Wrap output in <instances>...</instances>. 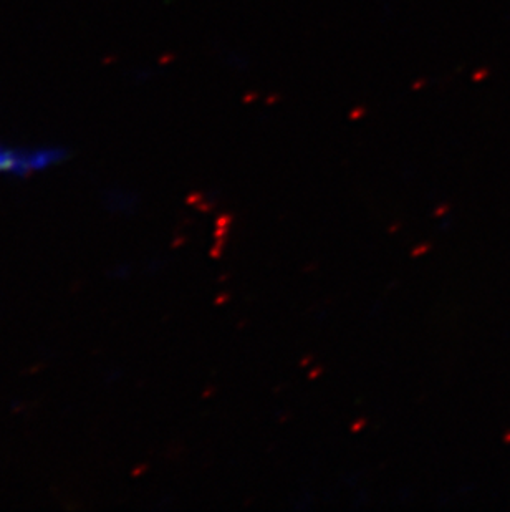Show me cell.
<instances>
[{"instance_id": "6da1fadb", "label": "cell", "mask_w": 510, "mask_h": 512, "mask_svg": "<svg viewBox=\"0 0 510 512\" xmlns=\"http://www.w3.org/2000/svg\"><path fill=\"white\" fill-rule=\"evenodd\" d=\"M68 151L62 146H20L0 143V174L25 179L62 165Z\"/></svg>"}]
</instances>
